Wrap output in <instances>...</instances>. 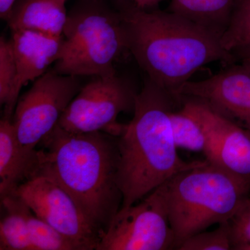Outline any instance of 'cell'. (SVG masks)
Wrapping results in <instances>:
<instances>
[{
  "label": "cell",
  "mask_w": 250,
  "mask_h": 250,
  "mask_svg": "<svg viewBox=\"0 0 250 250\" xmlns=\"http://www.w3.org/2000/svg\"><path fill=\"white\" fill-rule=\"evenodd\" d=\"M17 0H0V16L6 21Z\"/></svg>",
  "instance_id": "cell-23"
},
{
  "label": "cell",
  "mask_w": 250,
  "mask_h": 250,
  "mask_svg": "<svg viewBox=\"0 0 250 250\" xmlns=\"http://www.w3.org/2000/svg\"><path fill=\"white\" fill-rule=\"evenodd\" d=\"M27 225L33 250H80L78 247L28 208Z\"/></svg>",
  "instance_id": "cell-19"
},
{
  "label": "cell",
  "mask_w": 250,
  "mask_h": 250,
  "mask_svg": "<svg viewBox=\"0 0 250 250\" xmlns=\"http://www.w3.org/2000/svg\"><path fill=\"white\" fill-rule=\"evenodd\" d=\"M40 169L39 151L23 147L12 119L3 117L0 121V197L14 193Z\"/></svg>",
  "instance_id": "cell-13"
},
{
  "label": "cell",
  "mask_w": 250,
  "mask_h": 250,
  "mask_svg": "<svg viewBox=\"0 0 250 250\" xmlns=\"http://www.w3.org/2000/svg\"><path fill=\"white\" fill-rule=\"evenodd\" d=\"M118 138L101 131L69 132L57 125L39 150L40 172L67 190L101 236L123 205Z\"/></svg>",
  "instance_id": "cell-2"
},
{
  "label": "cell",
  "mask_w": 250,
  "mask_h": 250,
  "mask_svg": "<svg viewBox=\"0 0 250 250\" xmlns=\"http://www.w3.org/2000/svg\"><path fill=\"white\" fill-rule=\"evenodd\" d=\"M176 103L178 99L149 79L139 90L134 117L118 138L121 208L137 203L174 174L205 162H187L177 153L170 121Z\"/></svg>",
  "instance_id": "cell-3"
},
{
  "label": "cell",
  "mask_w": 250,
  "mask_h": 250,
  "mask_svg": "<svg viewBox=\"0 0 250 250\" xmlns=\"http://www.w3.org/2000/svg\"><path fill=\"white\" fill-rule=\"evenodd\" d=\"M238 54V57H241L243 65L250 68V46L245 48L238 49L233 54Z\"/></svg>",
  "instance_id": "cell-25"
},
{
  "label": "cell",
  "mask_w": 250,
  "mask_h": 250,
  "mask_svg": "<svg viewBox=\"0 0 250 250\" xmlns=\"http://www.w3.org/2000/svg\"><path fill=\"white\" fill-rule=\"evenodd\" d=\"M179 250H232L229 221L218 224L213 231H202L189 237L179 247Z\"/></svg>",
  "instance_id": "cell-21"
},
{
  "label": "cell",
  "mask_w": 250,
  "mask_h": 250,
  "mask_svg": "<svg viewBox=\"0 0 250 250\" xmlns=\"http://www.w3.org/2000/svg\"><path fill=\"white\" fill-rule=\"evenodd\" d=\"M139 91L129 81L117 75L95 77L82 85L57 126L69 132L101 131L119 137L125 125L118 123V117L123 112H134Z\"/></svg>",
  "instance_id": "cell-6"
},
{
  "label": "cell",
  "mask_w": 250,
  "mask_h": 250,
  "mask_svg": "<svg viewBox=\"0 0 250 250\" xmlns=\"http://www.w3.org/2000/svg\"><path fill=\"white\" fill-rule=\"evenodd\" d=\"M176 249L175 238L157 189L121 208L102 234L96 250Z\"/></svg>",
  "instance_id": "cell-8"
},
{
  "label": "cell",
  "mask_w": 250,
  "mask_h": 250,
  "mask_svg": "<svg viewBox=\"0 0 250 250\" xmlns=\"http://www.w3.org/2000/svg\"><path fill=\"white\" fill-rule=\"evenodd\" d=\"M239 0H170L168 10L208 28L220 36Z\"/></svg>",
  "instance_id": "cell-15"
},
{
  "label": "cell",
  "mask_w": 250,
  "mask_h": 250,
  "mask_svg": "<svg viewBox=\"0 0 250 250\" xmlns=\"http://www.w3.org/2000/svg\"><path fill=\"white\" fill-rule=\"evenodd\" d=\"M177 97L200 100L224 118L250 131V68L243 64L206 80L188 81Z\"/></svg>",
  "instance_id": "cell-11"
},
{
  "label": "cell",
  "mask_w": 250,
  "mask_h": 250,
  "mask_svg": "<svg viewBox=\"0 0 250 250\" xmlns=\"http://www.w3.org/2000/svg\"><path fill=\"white\" fill-rule=\"evenodd\" d=\"M36 216L73 242L80 250L98 248L101 233L71 195L49 174L39 172L14 192Z\"/></svg>",
  "instance_id": "cell-9"
},
{
  "label": "cell",
  "mask_w": 250,
  "mask_h": 250,
  "mask_svg": "<svg viewBox=\"0 0 250 250\" xmlns=\"http://www.w3.org/2000/svg\"><path fill=\"white\" fill-rule=\"evenodd\" d=\"M126 47L119 11L100 0H82L67 13L53 70L70 76L116 75L115 62Z\"/></svg>",
  "instance_id": "cell-5"
},
{
  "label": "cell",
  "mask_w": 250,
  "mask_h": 250,
  "mask_svg": "<svg viewBox=\"0 0 250 250\" xmlns=\"http://www.w3.org/2000/svg\"><path fill=\"white\" fill-rule=\"evenodd\" d=\"M232 250H250V196L242 202L229 220Z\"/></svg>",
  "instance_id": "cell-22"
},
{
  "label": "cell",
  "mask_w": 250,
  "mask_h": 250,
  "mask_svg": "<svg viewBox=\"0 0 250 250\" xmlns=\"http://www.w3.org/2000/svg\"><path fill=\"white\" fill-rule=\"evenodd\" d=\"M170 121L177 148L192 152H205L207 139L203 127L195 115L183 103L180 109L174 110L170 113Z\"/></svg>",
  "instance_id": "cell-17"
},
{
  "label": "cell",
  "mask_w": 250,
  "mask_h": 250,
  "mask_svg": "<svg viewBox=\"0 0 250 250\" xmlns=\"http://www.w3.org/2000/svg\"><path fill=\"white\" fill-rule=\"evenodd\" d=\"M180 102L201 123L206 135V160L250 182V131L224 118L197 99Z\"/></svg>",
  "instance_id": "cell-10"
},
{
  "label": "cell",
  "mask_w": 250,
  "mask_h": 250,
  "mask_svg": "<svg viewBox=\"0 0 250 250\" xmlns=\"http://www.w3.org/2000/svg\"><path fill=\"white\" fill-rule=\"evenodd\" d=\"M156 189L178 250L189 237L232 218L248 196L250 182L205 160L174 174Z\"/></svg>",
  "instance_id": "cell-4"
},
{
  "label": "cell",
  "mask_w": 250,
  "mask_h": 250,
  "mask_svg": "<svg viewBox=\"0 0 250 250\" xmlns=\"http://www.w3.org/2000/svg\"><path fill=\"white\" fill-rule=\"evenodd\" d=\"M220 42L225 50L233 54L238 49L250 47V0L238 1Z\"/></svg>",
  "instance_id": "cell-20"
},
{
  "label": "cell",
  "mask_w": 250,
  "mask_h": 250,
  "mask_svg": "<svg viewBox=\"0 0 250 250\" xmlns=\"http://www.w3.org/2000/svg\"><path fill=\"white\" fill-rule=\"evenodd\" d=\"M67 0H17L6 20L11 30L25 29L62 36Z\"/></svg>",
  "instance_id": "cell-14"
},
{
  "label": "cell",
  "mask_w": 250,
  "mask_h": 250,
  "mask_svg": "<svg viewBox=\"0 0 250 250\" xmlns=\"http://www.w3.org/2000/svg\"><path fill=\"white\" fill-rule=\"evenodd\" d=\"M115 1L127 50L147 79L177 98L181 87L201 67L232 62L236 57L223 48L219 34L184 16L169 10L140 9L131 0Z\"/></svg>",
  "instance_id": "cell-1"
},
{
  "label": "cell",
  "mask_w": 250,
  "mask_h": 250,
  "mask_svg": "<svg viewBox=\"0 0 250 250\" xmlns=\"http://www.w3.org/2000/svg\"><path fill=\"white\" fill-rule=\"evenodd\" d=\"M11 44L17 65L16 95L20 98L22 87L47 72L60 55L62 36H55L38 31L11 30Z\"/></svg>",
  "instance_id": "cell-12"
},
{
  "label": "cell",
  "mask_w": 250,
  "mask_h": 250,
  "mask_svg": "<svg viewBox=\"0 0 250 250\" xmlns=\"http://www.w3.org/2000/svg\"><path fill=\"white\" fill-rule=\"evenodd\" d=\"M136 6L143 9H154L165 0H131Z\"/></svg>",
  "instance_id": "cell-24"
},
{
  "label": "cell",
  "mask_w": 250,
  "mask_h": 250,
  "mask_svg": "<svg viewBox=\"0 0 250 250\" xmlns=\"http://www.w3.org/2000/svg\"><path fill=\"white\" fill-rule=\"evenodd\" d=\"M82 85L79 77L49 70L34 81L19 98L13 123L19 142L28 150H34L58 124L61 117Z\"/></svg>",
  "instance_id": "cell-7"
},
{
  "label": "cell",
  "mask_w": 250,
  "mask_h": 250,
  "mask_svg": "<svg viewBox=\"0 0 250 250\" xmlns=\"http://www.w3.org/2000/svg\"><path fill=\"white\" fill-rule=\"evenodd\" d=\"M17 65L11 40L0 39V104L4 106V117L11 118L18 103L16 95Z\"/></svg>",
  "instance_id": "cell-18"
},
{
  "label": "cell",
  "mask_w": 250,
  "mask_h": 250,
  "mask_svg": "<svg viewBox=\"0 0 250 250\" xmlns=\"http://www.w3.org/2000/svg\"><path fill=\"white\" fill-rule=\"evenodd\" d=\"M1 208L4 215L0 221V250H33L27 204L14 192L1 197Z\"/></svg>",
  "instance_id": "cell-16"
}]
</instances>
